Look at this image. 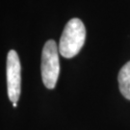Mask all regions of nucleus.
Here are the masks:
<instances>
[{"mask_svg":"<svg viewBox=\"0 0 130 130\" xmlns=\"http://www.w3.org/2000/svg\"><path fill=\"white\" fill-rule=\"evenodd\" d=\"M86 39V28L79 19H70L66 24L59 42V53L65 58H72L82 49Z\"/></svg>","mask_w":130,"mask_h":130,"instance_id":"1","label":"nucleus"},{"mask_svg":"<svg viewBox=\"0 0 130 130\" xmlns=\"http://www.w3.org/2000/svg\"><path fill=\"white\" fill-rule=\"evenodd\" d=\"M42 79L47 89H54L60 73L59 48L53 40L47 41L42 53Z\"/></svg>","mask_w":130,"mask_h":130,"instance_id":"2","label":"nucleus"},{"mask_svg":"<svg viewBox=\"0 0 130 130\" xmlns=\"http://www.w3.org/2000/svg\"><path fill=\"white\" fill-rule=\"evenodd\" d=\"M6 68L8 96L12 103H17L21 92V66L19 55L14 50H10L8 53Z\"/></svg>","mask_w":130,"mask_h":130,"instance_id":"3","label":"nucleus"},{"mask_svg":"<svg viewBox=\"0 0 130 130\" xmlns=\"http://www.w3.org/2000/svg\"><path fill=\"white\" fill-rule=\"evenodd\" d=\"M118 79L121 93L126 99L130 100V61L121 69Z\"/></svg>","mask_w":130,"mask_h":130,"instance_id":"4","label":"nucleus"},{"mask_svg":"<svg viewBox=\"0 0 130 130\" xmlns=\"http://www.w3.org/2000/svg\"><path fill=\"white\" fill-rule=\"evenodd\" d=\"M13 106H14V107H17V103H13Z\"/></svg>","mask_w":130,"mask_h":130,"instance_id":"5","label":"nucleus"}]
</instances>
